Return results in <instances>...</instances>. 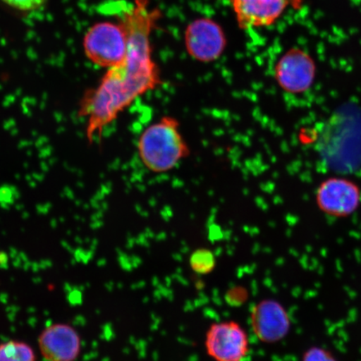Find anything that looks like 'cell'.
<instances>
[{
  "label": "cell",
  "mask_w": 361,
  "mask_h": 361,
  "mask_svg": "<svg viewBox=\"0 0 361 361\" xmlns=\"http://www.w3.org/2000/svg\"><path fill=\"white\" fill-rule=\"evenodd\" d=\"M160 16L157 8H151L149 0H135L124 12L120 21L128 37L124 61L108 69L100 85L83 102L90 137L102 133L134 101L161 85L151 44V34Z\"/></svg>",
  "instance_id": "cell-1"
},
{
  "label": "cell",
  "mask_w": 361,
  "mask_h": 361,
  "mask_svg": "<svg viewBox=\"0 0 361 361\" xmlns=\"http://www.w3.org/2000/svg\"><path fill=\"white\" fill-rule=\"evenodd\" d=\"M140 159L152 173H166L190 155V148L180 133L179 121L164 116L147 126L137 142Z\"/></svg>",
  "instance_id": "cell-2"
},
{
  "label": "cell",
  "mask_w": 361,
  "mask_h": 361,
  "mask_svg": "<svg viewBox=\"0 0 361 361\" xmlns=\"http://www.w3.org/2000/svg\"><path fill=\"white\" fill-rule=\"evenodd\" d=\"M83 44L90 61L110 69L124 61L128 49V33L121 22L97 23L85 34Z\"/></svg>",
  "instance_id": "cell-3"
},
{
  "label": "cell",
  "mask_w": 361,
  "mask_h": 361,
  "mask_svg": "<svg viewBox=\"0 0 361 361\" xmlns=\"http://www.w3.org/2000/svg\"><path fill=\"white\" fill-rule=\"evenodd\" d=\"M207 354L214 361H243L250 352V337L235 322L214 323L205 336Z\"/></svg>",
  "instance_id": "cell-4"
},
{
  "label": "cell",
  "mask_w": 361,
  "mask_h": 361,
  "mask_svg": "<svg viewBox=\"0 0 361 361\" xmlns=\"http://www.w3.org/2000/svg\"><path fill=\"white\" fill-rule=\"evenodd\" d=\"M184 42L188 55L202 63L218 60L227 47L222 26L209 18L192 21L185 31Z\"/></svg>",
  "instance_id": "cell-5"
},
{
  "label": "cell",
  "mask_w": 361,
  "mask_h": 361,
  "mask_svg": "<svg viewBox=\"0 0 361 361\" xmlns=\"http://www.w3.org/2000/svg\"><path fill=\"white\" fill-rule=\"evenodd\" d=\"M315 75L314 59L300 48L288 49L274 67V78L279 87L293 94L305 92L310 88Z\"/></svg>",
  "instance_id": "cell-6"
},
{
  "label": "cell",
  "mask_w": 361,
  "mask_h": 361,
  "mask_svg": "<svg viewBox=\"0 0 361 361\" xmlns=\"http://www.w3.org/2000/svg\"><path fill=\"white\" fill-rule=\"evenodd\" d=\"M250 326L258 340L274 344L287 336L291 322L288 311L279 301L264 300L252 307Z\"/></svg>",
  "instance_id": "cell-7"
},
{
  "label": "cell",
  "mask_w": 361,
  "mask_h": 361,
  "mask_svg": "<svg viewBox=\"0 0 361 361\" xmlns=\"http://www.w3.org/2000/svg\"><path fill=\"white\" fill-rule=\"evenodd\" d=\"M361 194L357 185L344 178H331L320 185L316 194L319 209L329 216L344 218L358 209Z\"/></svg>",
  "instance_id": "cell-8"
},
{
  "label": "cell",
  "mask_w": 361,
  "mask_h": 361,
  "mask_svg": "<svg viewBox=\"0 0 361 361\" xmlns=\"http://www.w3.org/2000/svg\"><path fill=\"white\" fill-rule=\"evenodd\" d=\"M38 347L47 361H75L81 351L79 333L70 324H52L38 337Z\"/></svg>",
  "instance_id": "cell-9"
},
{
  "label": "cell",
  "mask_w": 361,
  "mask_h": 361,
  "mask_svg": "<svg viewBox=\"0 0 361 361\" xmlns=\"http://www.w3.org/2000/svg\"><path fill=\"white\" fill-rule=\"evenodd\" d=\"M295 0H233L242 29L262 28L276 23Z\"/></svg>",
  "instance_id": "cell-10"
},
{
  "label": "cell",
  "mask_w": 361,
  "mask_h": 361,
  "mask_svg": "<svg viewBox=\"0 0 361 361\" xmlns=\"http://www.w3.org/2000/svg\"><path fill=\"white\" fill-rule=\"evenodd\" d=\"M0 361H36V355L28 343L8 341L0 344Z\"/></svg>",
  "instance_id": "cell-11"
},
{
  "label": "cell",
  "mask_w": 361,
  "mask_h": 361,
  "mask_svg": "<svg viewBox=\"0 0 361 361\" xmlns=\"http://www.w3.org/2000/svg\"><path fill=\"white\" fill-rule=\"evenodd\" d=\"M189 264L194 273L202 275L209 274L215 269V255L213 252L207 248H198L190 256Z\"/></svg>",
  "instance_id": "cell-12"
},
{
  "label": "cell",
  "mask_w": 361,
  "mask_h": 361,
  "mask_svg": "<svg viewBox=\"0 0 361 361\" xmlns=\"http://www.w3.org/2000/svg\"><path fill=\"white\" fill-rule=\"evenodd\" d=\"M301 361H338L335 356L323 347L314 346L307 350Z\"/></svg>",
  "instance_id": "cell-13"
},
{
  "label": "cell",
  "mask_w": 361,
  "mask_h": 361,
  "mask_svg": "<svg viewBox=\"0 0 361 361\" xmlns=\"http://www.w3.org/2000/svg\"><path fill=\"white\" fill-rule=\"evenodd\" d=\"M2 1L15 10L30 12L42 7L47 0H2Z\"/></svg>",
  "instance_id": "cell-14"
}]
</instances>
